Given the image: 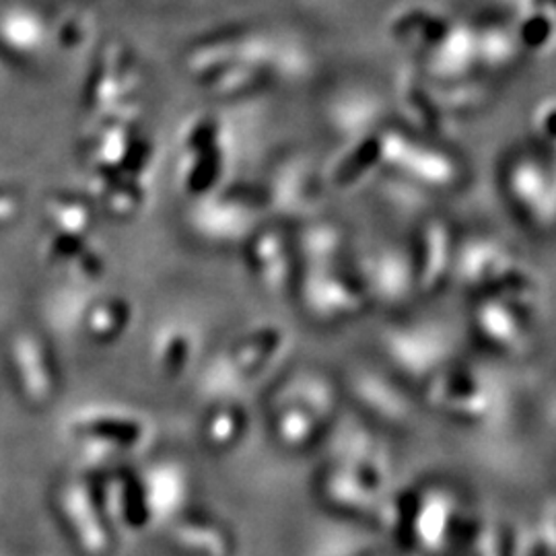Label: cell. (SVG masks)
Returning a JSON list of instances; mask_svg holds the SVG:
<instances>
[{
  "label": "cell",
  "mask_w": 556,
  "mask_h": 556,
  "mask_svg": "<svg viewBox=\"0 0 556 556\" xmlns=\"http://www.w3.org/2000/svg\"><path fill=\"white\" fill-rule=\"evenodd\" d=\"M454 21L445 13L431 7H406L392 17L390 29L400 43L410 50L420 52V56L429 54Z\"/></svg>",
  "instance_id": "cell-1"
},
{
  "label": "cell",
  "mask_w": 556,
  "mask_h": 556,
  "mask_svg": "<svg viewBox=\"0 0 556 556\" xmlns=\"http://www.w3.org/2000/svg\"><path fill=\"white\" fill-rule=\"evenodd\" d=\"M523 56L514 25L503 21H486L477 27V66L491 73H505L514 68Z\"/></svg>",
  "instance_id": "cell-2"
},
{
  "label": "cell",
  "mask_w": 556,
  "mask_h": 556,
  "mask_svg": "<svg viewBox=\"0 0 556 556\" xmlns=\"http://www.w3.org/2000/svg\"><path fill=\"white\" fill-rule=\"evenodd\" d=\"M516 29L517 40L521 43L523 52H544L551 50L556 41V17L540 13V11H517Z\"/></svg>",
  "instance_id": "cell-3"
},
{
  "label": "cell",
  "mask_w": 556,
  "mask_h": 556,
  "mask_svg": "<svg viewBox=\"0 0 556 556\" xmlns=\"http://www.w3.org/2000/svg\"><path fill=\"white\" fill-rule=\"evenodd\" d=\"M517 11H540L556 17V0H517Z\"/></svg>",
  "instance_id": "cell-4"
}]
</instances>
